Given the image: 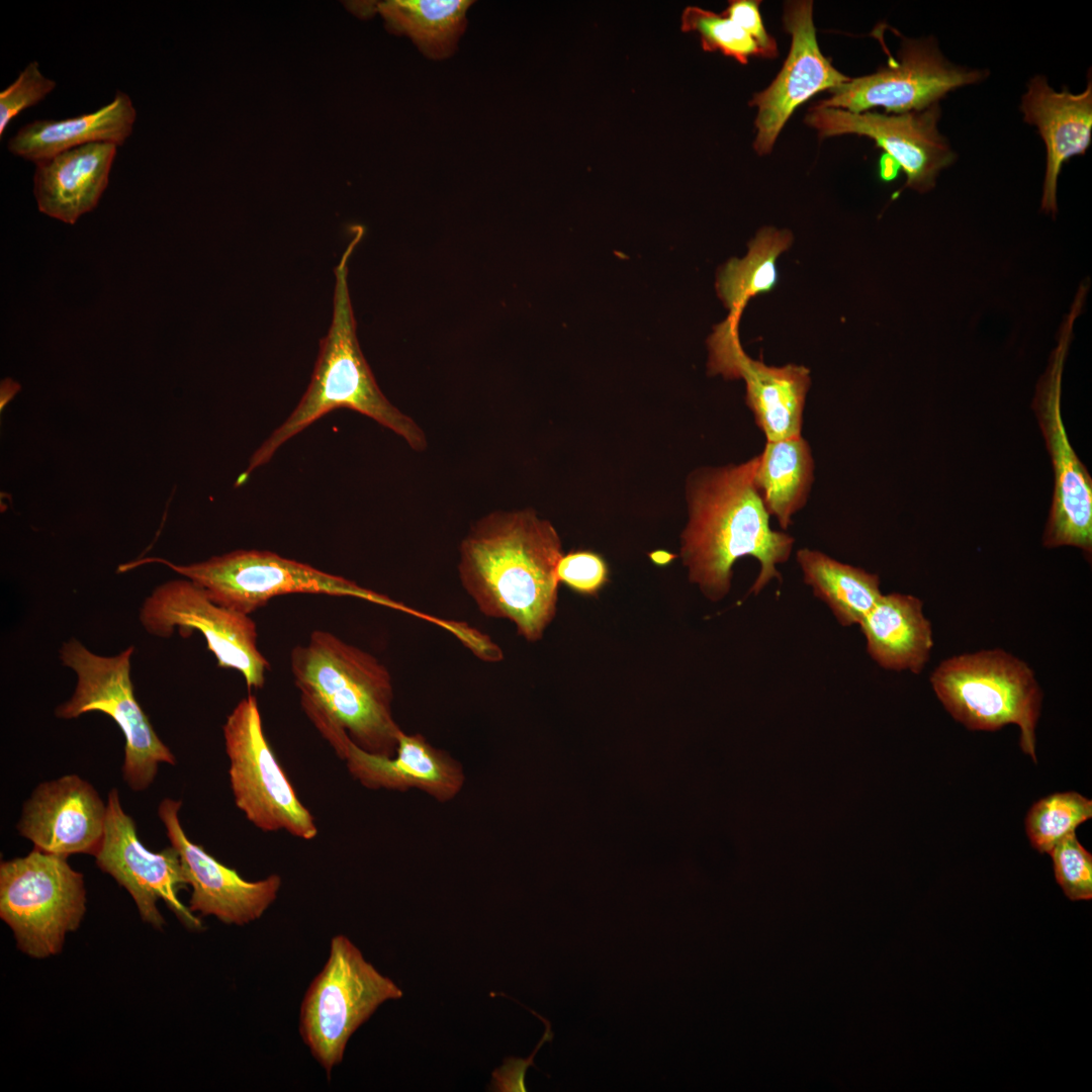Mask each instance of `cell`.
I'll return each mask as SVG.
<instances>
[{"label":"cell","mask_w":1092,"mask_h":1092,"mask_svg":"<svg viewBox=\"0 0 1092 1092\" xmlns=\"http://www.w3.org/2000/svg\"><path fill=\"white\" fill-rule=\"evenodd\" d=\"M181 806L180 800L165 798L158 806V816L191 886L190 911L214 916L229 925L244 926L258 920L276 900L280 876L251 882L219 862L188 838L179 820Z\"/></svg>","instance_id":"ac0fdd59"},{"label":"cell","mask_w":1092,"mask_h":1092,"mask_svg":"<svg viewBox=\"0 0 1092 1092\" xmlns=\"http://www.w3.org/2000/svg\"><path fill=\"white\" fill-rule=\"evenodd\" d=\"M67 858L33 848L0 863V918L32 959L61 952L86 913L84 877Z\"/></svg>","instance_id":"ba28073f"},{"label":"cell","mask_w":1092,"mask_h":1092,"mask_svg":"<svg viewBox=\"0 0 1092 1092\" xmlns=\"http://www.w3.org/2000/svg\"><path fill=\"white\" fill-rule=\"evenodd\" d=\"M1055 878L1072 901L1092 899V854L1075 832L1065 836L1050 852Z\"/></svg>","instance_id":"4dcf8cb0"},{"label":"cell","mask_w":1092,"mask_h":1092,"mask_svg":"<svg viewBox=\"0 0 1092 1092\" xmlns=\"http://www.w3.org/2000/svg\"><path fill=\"white\" fill-rule=\"evenodd\" d=\"M468 0H393L379 9L393 28L433 60L452 56L467 26Z\"/></svg>","instance_id":"4316f807"},{"label":"cell","mask_w":1092,"mask_h":1092,"mask_svg":"<svg viewBox=\"0 0 1092 1092\" xmlns=\"http://www.w3.org/2000/svg\"><path fill=\"white\" fill-rule=\"evenodd\" d=\"M343 760L352 777L368 789H419L441 802L454 798L464 782L460 764L450 755L421 734L403 731L391 756L367 752L352 742Z\"/></svg>","instance_id":"44dd1931"},{"label":"cell","mask_w":1092,"mask_h":1092,"mask_svg":"<svg viewBox=\"0 0 1092 1092\" xmlns=\"http://www.w3.org/2000/svg\"><path fill=\"white\" fill-rule=\"evenodd\" d=\"M792 243L790 231L765 226L749 242L746 256L731 258L720 268L716 290L729 316L740 320L750 298L776 287L778 259Z\"/></svg>","instance_id":"83f0119b"},{"label":"cell","mask_w":1092,"mask_h":1092,"mask_svg":"<svg viewBox=\"0 0 1092 1092\" xmlns=\"http://www.w3.org/2000/svg\"><path fill=\"white\" fill-rule=\"evenodd\" d=\"M1023 120L1034 125L1045 146V174L1041 210L1057 214V186L1061 169L1074 156L1084 155L1092 138V79L1081 93L1055 91L1046 77H1032L1021 99Z\"/></svg>","instance_id":"ffe728a7"},{"label":"cell","mask_w":1092,"mask_h":1092,"mask_svg":"<svg viewBox=\"0 0 1092 1092\" xmlns=\"http://www.w3.org/2000/svg\"><path fill=\"white\" fill-rule=\"evenodd\" d=\"M814 458L803 436L766 441L756 455L753 481L762 504L783 530L802 510L814 481Z\"/></svg>","instance_id":"d4e9b609"},{"label":"cell","mask_w":1092,"mask_h":1092,"mask_svg":"<svg viewBox=\"0 0 1092 1092\" xmlns=\"http://www.w3.org/2000/svg\"><path fill=\"white\" fill-rule=\"evenodd\" d=\"M106 802L105 834L94 856L97 867L128 892L142 920L152 927L162 929L166 923L158 908L163 901L186 927L201 928L200 919L178 898L188 883L177 850L170 845L152 851L143 844L116 788L110 790Z\"/></svg>","instance_id":"5bb4252c"},{"label":"cell","mask_w":1092,"mask_h":1092,"mask_svg":"<svg viewBox=\"0 0 1092 1092\" xmlns=\"http://www.w3.org/2000/svg\"><path fill=\"white\" fill-rule=\"evenodd\" d=\"M760 3L756 0H732L722 13L754 38L764 58L771 59L778 55V46L763 25L759 12Z\"/></svg>","instance_id":"836d02e7"},{"label":"cell","mask_w":1092,"mask_h":1092,"mask_svg":"<svg viewBox=\"0 0 1092 1092\" xmlns=\"http://www.w3.org/2000/svg\"><path fill=\"white\" fill-rule=\"evenodd\" d=\"M546 1030L536 1045L534 1052L527 1059L510 1058L505 1065L493 1073L495 1087L500 1091H527L525 1084L526 1071L534 1065V1057L545 1041H551L553 1032L551 1025L545 1022Z\"/></svg>","instance_id":"e575fe53"},{"label":"cell","mask_w":1092,"mask_h":1092,"mask_svg":"<svg viewBox=\"0 0 1092 1092\" xmlns=\"http://www.w3.org/2000/svg\"><path fill=\"white\" fill-rule=\"evenodd\" d=\"M1091 817V800L1076 792L1056 793L1032 805L1025 818V830L1032 847L1049 853Z\"/></svg>","instance_id":"f1b7e54d"},{"label":"cell","mask_w":1092,"mask_h":1092,"mask_svg":"<svg viewBox=\"0 0 1092 1092\" xmlns=\"http://www.w3.org/2000/svg\"><path fill=\"white\" fill-rule=\"evenodd\" d=\"M107 802L80 776L42 782L24 802L16 829L33 848L68 857L95 856L106 827Z\"/></svg>","instance_id":"d6986e66"},{"label":"cell","mask_w":1092,"mask_h":1092,"mask_svg":"<svg viewBox=\"0 0 1092 1092\" xmlns=\"http://www.w3.org/2000/svg\"><path fill=\"white\" fill-rule=\"evenodd\" d=\"M57 86L46 77L37 61L29 62L13 83L0 92V136L12 119L42 101Z\"/></svg>","instance_id":"1f68e13d"},{"label":"cell","mask_w":1092,"mask_h":1092,"mask_svg":"<svg viewBox=\"0 0 1092 1092\" xmlns=\"http://www.w3.org/2000/svg\"><path fill=\"white\" fill-rule=\"evenodd\" d=\"M899 60L877 72L830 90L815 106L850 112L883 108L888 113L921 111L938 104L947 93L979 83L987 70L958 66L940 52L934 37H903Z\"/></svg>","instance_id":"4fadbf2b"},{"label":"cell","mask_w":1092,"mask_h":1092,"mask_svg":"<svg viewBox=\"0 0 1092 1092\" xmlns=\"http://www.w3.org/2000/svg\"><path fill=\"white\" fill-rule=\"evenodd\" d=\"M19 389V384H17L13 380H3L1 383V407L5 405Z\"/></svg>","instance_id":"d590c367"},{"label":"cell","mask_w":1092,"mask_h":1092,"mask_svg":"<svg viewBox=\"0 0 1092 1092\" xmlns=\"http://www.w3.org/2000/svg\"><path fill=\"white\" fill-rule=\"evenodd\" d=\"M1085 295L1078 292L1062 326L1057 348L1038 381L1032 407L1054 469V493L1042 536L1046 548L1074 546L1087 558L1092 552V478L1075 453L1062 419V375L1073 325Z\"/></svg>","instance_id":"8fae6325"},{"label":"cell","mask_w":1092,"mask_h":1092,"mask_svg":"<svg viewBox=\"0 0 1092 1092\" xmlns=\"http://www.w3.org/2000/svg\"><path fill=\"white\" fill-rule=\"evenodd\" d=\"M139 620L148 634L160 638H170L176 629L184 638L199 632L218 667L240 672L249 689L263 688L270 663L258 648L255 621L214 603L194 581L157 585L142 603Z\"/></svg>","instance_id":"7c38bea8"},{"label":"cell","mask_w":1092,"mask_h":1092,"mask_svg":"<svg viewBox=\"0 0 1092 1092\" xmlns=\"http://www.w3.org/2000/svg\"><path fill=\"white\" fill-rule=\"evenodd\" d=\"M559 583L582 595L597 594L609 578L604 558L587 550L571 551L562 555L556 567Z\"/></svg>","instance_id":"d6a6232c"},{"label":"cell","mask_w":1092,"mask_h":1092,"mask_svg":"<svg viewBox=\"0 0 1092 1092\" xmlns=\"http://www.w3.org/2000/svg\"><path fill=\"white\" fill-rule=\"evenodd\" d=\"M134 646L115 655L92 652L76 638L59 649L62 665L76 674L72 696L55 709L56 717L72 720L90 712L110 717L124 737L122 778L135 792L151 787L162 763L176 764V757L160 739L134 695L130 676Z\"/></svg>","instance_id":"52a82bcc"},{"label":"cell","mask_w":1092,"mask_h":1092,"mask_svg":"<svg viewBox=\"0 0 1092 1092\" xmlns=\"http://www.w3.org/2000/svg\"><path fill=\"white\" fill-rule=\"evenodd\" d=\"M803 579L843 627L858 625L882 597L880 577L814 549L796 553Z\"/></svg>","instance_id":"484cf974"},{"label":"cell","mask_w":1092,"mask_h":1092,"mask_svg":"<svg viewBox=\"0 0 1092 1092\" xmlns=\"http://www.w3.org/2000/svg\"><path fill=\"white\" fill-rule=\"evenodd\" d=\"M939 103L921 111L884 114L813 106L805 122L820 138L857 134L872 139L902 168L906 187L930 191L938 174L957 159L938 130Z\"/></svg>","instance_id":"9a60e30c"},{"label":"cell","mask_w":1092,"mask_h":1092,"mask_svg":"<svg viewBox=\"0 0 1092 1092\" xmlns=\"http://www.w3.org/2000/svg\"><path fill=\"white\" fill-rule=\"evenodd\" d=\"M930 682L946 711L970 730L1017 725L1021 749L1036 761L1042 694L1026 662L1000 648L954 655L939 663Z\"/></svg>","instance_id":"8992f818"},{"label":"cell","mask_w":1092,"mask_h":1092,"mask_svg":"<svg viewBox=\"0 0 1092 1092\" xmlns=\"http://www.w3.org/2000/svg\"><path fill=\"white\" fill-rule=\"evenodd\" d=\"M649 556H650L651 560L657 565H666L673 558H675V555H673L671 553H668V552H666L664 550L653 551L652 553L649 554Z\"/></svg>","instance_id":"8d00e7d4"},{"label":"cell","mask_w":1092,"mask_h":1092,"mask_svg":"<svg viewBox=\"0 0 1092 1092\" xmlns=\"http://www.w3.org/2000/svg\"><path fill=\"white\" fill-rule=\"evenodd\" d=\"M402 990L368 963L345 935L331 939L329 957L300 1006L299 1032L328 1075L343 1058L351 1035Z\"/></svg>","instance_id":"9c48e42d"},{"label":"cell","mask_w":1092,"mask_h":1092,"mask_svg":"<svg viewBox=\"0 0 1092 1092\" xmlns=\"http://www.w3.org/2000/svg\"><path fill=\"white\" fill-rule=\"evenodd\" d=\"M363 236L357 228L335 268L333 317L321 340L320 352L306 391L290 416L254 452L238 483L266 464L286 441L324 415L347 407L371 418L422 450L427 442L421 428L384 396L360 349L348 286V262Z\"/></svg>","instance_id":"277c9868"},{"label":"cell","mask_w":1092,"mask_h":1092,"mask_svg":"<svg viewBox=\"0 0 1092 1092\" xmlns=\"http://www.w3.org/2000/svg\"><path fill=\"white\" fill-rule=\"evenodd\" d=\"M756 456L740 464L695 469L687 479L689 521L681 535V558L690 580L711 601L730 590L733 565L741 557L758 561L749 593L782 581L777 565L787 562L795 539L774 530L756 490Z\"/></svg>","instance_id":"6da1fadb"},{"label":"cell","mask_w":1092,"mask_h":1092,"mask_svg":"<svg viewBox=\"0 0 1092 1092\" xmlns=\"http://www.w3.org/2000/svg\"><path fill=\"white\" fill-rule=\"evenodd\" d=\"M858 626L869 655L881 667L918 674L927 664L933 635L920 599L899 593L882 595Z\"/></svg>","instance_id":"cb8c5ba5"},{"label":"cell","mask_w":1092,"mask_h":1092,"mask_svg":"<svg viewBox=\"0 0 1092 1092\" xmlns=\"http://www.w3.org/2000/svg\"><path fill=\"white\" fill-rule=\"evenodd\" d=\"M783 20L792 37L789 56L770 85L754 94L749 102L757 108L753 148L760 156L771 152L799 105L816 93L830 91L850 79L836 70L819 49L812 1L786 2Z\"/></svg>","instance_id":"e0dca14e"},{"label":"cell","mask_w":1092,"mask_h":1092,"mask_svg":"<svg viewBox=\"0 0 1092 1092\" xmlns=\"http://www.w3.org/2000/svg\"><path fill=\"white\" fill-rule=\"evenodd\" d=\"M739 320L727 318L708 339V371L745 383V403L766 441L802 435L803 415L811 386L810 370L797 364L768 366L750 358L738 333Z\"/></svg>","instance_id":"2e32d148"},{"label":"cell","mask_w":1092,"mask_h":1092,"mask_svg":"<svg viewBox=\"0 0 1092 1092\" xmlns=\"http://www.w3.org/2000/svg\"><path fill=\"white\" fill-rule=\"evenodd\" d=\"M290 664L305 715L341 759L352 742L373 754H394L402 730L392 715L390 673L375 656L315 630L292 649Z\"/></svg>","instance_id":"3957f363"},{"label":"cell","mask_w":1092,"mask_h":1092,"mask_svg":"<svg viewBox=\"0 0 1092 1092\" xmlns=\"http://www.w3.org/2000/svg\"><path fill=\"white\" fill-rule=\"evenodd\" d=\"M136 119L131 98L117 90L113 99L97 110L64 119H37L24 124L7 143L8 151L33 162L94 143L122 146Z\"/></svg>","instance_id":"603a6c76"},{"label":"cell","mask_w":1092,"mask_h":1092,"mask_svg":"<svg viewBox=\"0 0 1092 1092\" xmlns=\"http://www.w3.org/2000/svg\"><path fill=\"white\" fill-rule=\"evenodd\" d=\"M680 28L698 32L706 52H720L741 64H747L751 57L764 58L754 38L723 13L688 6L681 14Z\"/></svg>","instance_id":"f546056e"},{"label":"cell","mask_w":1092,"mask_h":1092,"mask_svg":"<svg viewBox=\"0 0 1092 1092\" xmlns=\"http://www.w3.org/2000/svg\"><path fill=\"white\" fill-rule=\"evenodd\" d=\"M562 555L558 533L534 511L497 512L463 539L458 574L483 616L509 620L537 641L556 613Z\"/></svg>","instance_id":"7a4b0ae2"},{"label":"cell","mask_w":1092,"mask_h":1092,"mask_svg":"<svg viewBox=\"0 0 1092 1092\" xmlns=\"http://www.w3.org/2000/svg\"><path fill=\"white\" fill-rule=\"evenodd\" d=\"M117 146L94 143L35 163L33 193L43 214L74 224L93 210L109 182Z\"/></svg>","instance_id":"7402d4cb"},{"label":"cell","mask_w":1092,"mask_h":1092,"mask_svg":"<svg viewBox=\"0 0 1092 1092\" xmlns=\"http://www.w3.org/2000/svg\"><path fill=\"white\" fill-rule=\"evenodd\" d=\"M150 563L167 566L200 585L214 603L246 615L266 606L275 597L289 594L354 597L422 615L343 576L271 551L238 549L191 564H176L161 557L138 558L120 564L117 570L121 573Z\"/></svg>","instance_id":"5b68a950"},{"label":"cell","mask_w":1092,"mask_h":1092,"mask_svg":"<svg viewBox=\"0 0 1092 1092\" xmlns=\"http://www.w3.org/2000/svg\"><path fill=\"white\" fill-rule=\"evenodd\" d=\"M229 777L236 806L265 832L284 830L310 840L314 818L298 799L262 727L257 699L243 698L222 726Z\"/></svg>","instance_id":"30bf717a"}]
</instances>
